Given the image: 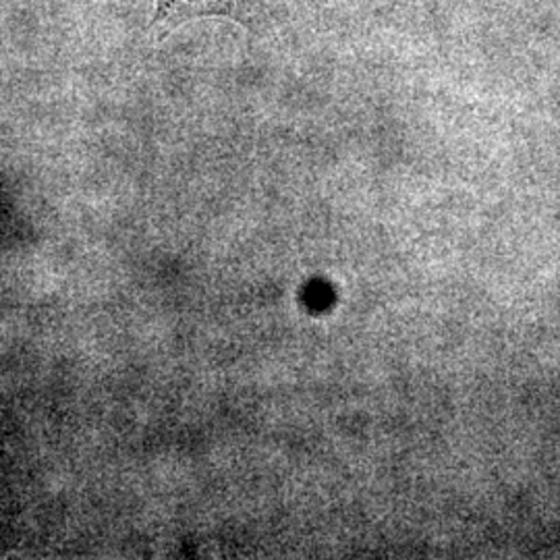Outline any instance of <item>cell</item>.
I'll return each instance as SVG.
<instances>
[{
	"label": "cell",
	"instance_id": "cell-1",
	"mask_svg": "<svg viewBox=\"0 0 560 560\" xmlns=\"http://www.w3.org/2000/svg\"><path fill=\"white\" fill-rule=\"evenodd\" d=\"M284 15V0H156L152 25L171 32L196 18H226L252 32Z\"/></svg>",
	"mask_w": 560,
	"mask_h": 560
}]
</instances>
